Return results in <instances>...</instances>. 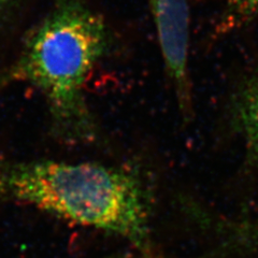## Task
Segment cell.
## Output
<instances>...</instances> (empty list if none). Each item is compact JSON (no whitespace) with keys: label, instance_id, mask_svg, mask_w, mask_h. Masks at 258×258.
<instances>
[{"label":"cell","instance_id":"6da1fadb","mask_svg":"<svg viewBox=\"0 0 258 258\" xmlns=\"http://www.w3.org/2000/svg\"><path fill=\"white\" fill-rule=\"evenodd\" d=\"M0 198L116 235L151 254V198L136 169L50 159L3 161Z\"/></svg>","mask_w":258,"mask_h":258},{"label":"cell","instance_id":"7a4b0ae2","mask_svg":"<svg viewBox=\"0 0 258 258\" xmlns=\"http://www.w3.org/2000/svg\"><path fill=\"white\" fill-rule=\"evenodd\" d=\"M106 22L84 0H56L32 30L6 82H24L41 93L60 142L93 143L98 127L86 100V83L109 51Z\"/></svg>","mask_w":258,"mask_h":258},{"label":"cell","instance_id":"3957f363","mask_svg":"<svg viewBox=\"0 0 258 258\" xmlns=\"http://www.w3.org/2000/svg\"><path fill=\"white\" fill-rule=\"evenodd\" d=\"M154 19L165 69L183 119L192 116L189 76V6L187 0H148Z\"/></svg>","mask_w":258,"mask_h":258},{"label":"cell","instance_id":"277c9868","mask_svg":"<svg viewBox=\"0 0 258 258\" xmlns=\"http://www.w3.org/2000/svg\"><path fill=\"white\" fill-rule=\"evenodd\" d=\"M235 115L248 155L258 159V76L249 81L238 95Z\"/></svg>","mask_w":258,"mask_h":258},{"label":"cell","instance_id":"5b68a950","mask_svg":"<svg viewBox=\"0 0 258 258\" xmlns=\"http://www.w3.org/2000/svg\"><path fill=\"white\" fill-rule=\"evenodd\" d=\"M223 28L243 25L258 15V0H224Z\"/></svg>","mask_w":258,"mask_h":258},{"label":"cell","instance_id":"8992f818","mask_svg":"<svg viewBox=\"0 0 258 258\" xmlns=\"http://www.w3.org/2000/svg\"><path fill=\"white\" fill-rule=\"evenodd\" d=\"M15 0H0V23H2L5 15L7 14L8 10L10 9V7L13 5Z\"/></svg>","mask_w":258,"mask_h":258}]
</instances>
